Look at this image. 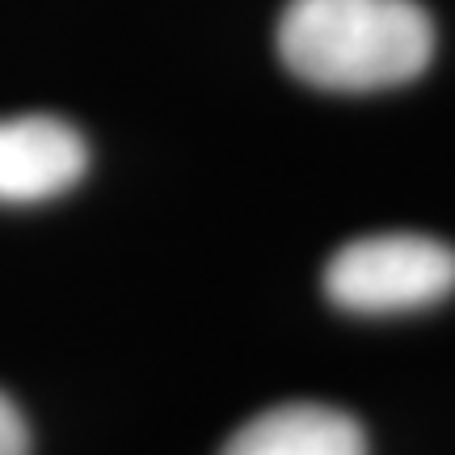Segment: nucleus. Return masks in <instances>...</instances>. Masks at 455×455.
Segmentation results:
<instances>
[{
    "label": "nucleus",
    "instance_id": "f257e3e1",
    "mask_svg": "<svg viewBox=\"0 0 455 455\" xmlns=\"http://www.w3.org/2000/svg\"><path fill=\"white\" fill-rule=\"evenodd\" d=\"M278 60L325 93H384L435 60V21L418 0H291L278 17Z\"/></svg>",
    "mask_w": 455,
    "mask_h": 455
},
{
    "label": "nucleus",
    "instance_id": "f03ea898",
    "mask_svg": "<svg viewBox=\"0 0 455 455\" xmlns=\"http://www.w3.org/2000/svg\"><path fill=\"white\" fill-rule=\"evenodd\" d=\"M455 291V249L426 232H379L338 249L325 266L329 304L355 316H401Z\"/></svg>",
    "mask_w": 455,
    "mask_h": 455
},
{
    "label": "nucleus",
    "instance_id": "7ed1b4c3",
    "mask_svg": "<svg viewBox=\"0 0 455 455\" xmlns=\"http://www.w3.org/2000/svg\"><path fill=\"white\" fill-rule=\"evenodd\" d=\"M89 169V148L81 131L51 118H0V203H47L68 195Z\"/></svg>",
    "mask_w": 455,
    "mask_h": 455
},
{
    "label": "nucleus",
    "instance_id": "20e7f679",
    "mask_svg": "<svg viewBox=\"0 0 455 455\" xmlns=\"http://www.w3.org/2000/svg\"><path fill=\"white\" fill-rule=\"evenodd\" d=\"M220 455H367V435L341 409L291 401L244 422Z\"/></svg>",
    "mask_w": 455,
    "mask_h": 455
},
{
    "label": "nucleus",
    "instance_id": "39448f33",
    "mask_svg": "<svg viewBox=\"0 0 455 455\" xmlns=\"http://www.w3.org/2000/svg\"><path fill=\"white\" fill-rule=\"evenodd\" d=\"M0 455H30V426L4 392H0Z\"/></svg>",
    "mask_w": 455,
    "mask_h": 455
}]
</instances>
